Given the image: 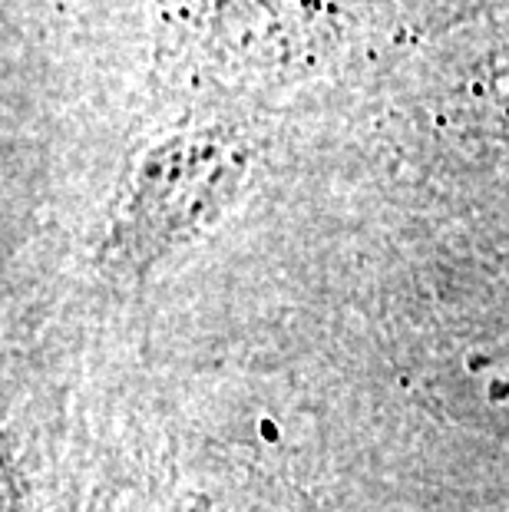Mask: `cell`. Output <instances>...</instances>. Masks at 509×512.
<instances>
[{
	"label": "cell",
	"mask_w": 509,
	"mask_h": 512,
	"mask_svg": "<svg viewBox=\"0 0 509 512\" xmlns=\"http://www.w3.org/2000/svg\"><path fill=\"white\" fill-rule=\"evenodd\" d=\"M192 512H275V509H232V506H196Z\"/></svg>",
	"instance_id": "3"
},
{
	"label": "cell",
	"mask_w": 509,
	"mask_h": 512,
	"mask_svg": "<svg viewBox=\"0 0 509 512\" xmlns=\"http://www.w3.org/2000/svg\"><path fill=\"white\" fill-rule=\"evenodd\" d=\"M245 172V149L229 133L162 139L133 169L113 225V248L149 265L199 235L225 209Z\"/></svg>",
	"instance_id": "1"
},
{
	"label": "cell",
	"mask_w": 509,
	"mask_h": 512,
	"mask_svg": "<svg viewBox=\"0 0 509 512\" xmlns=\"http://www.w3.org/2000/svg\"><path fill=\"white\" fill-rule=\"evenodd\" d=\"M433 387L437 403L457 420L509 433V344L463 354Z\"/></svg>",
	"instance_id": "2"
}]
</instances>
